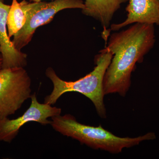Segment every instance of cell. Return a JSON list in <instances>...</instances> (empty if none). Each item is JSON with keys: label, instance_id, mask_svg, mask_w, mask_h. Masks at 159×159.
<instances>
[{"label": "cell", "instance_id": "4fadbf2b", "mask_svg": "<svg viewBox=\"0 0 159 159\" xmlns=\"http://www.w3.org/2000/svg\"><path fill=\"white\" fill-rule=\"evenodd\" d=\"M0 1H2V2H4V0H0Z\"/></svg>", "mask_w": 159, "mask_h": 159}, {"label": "cell", "instance_id": "277c9868", "mask_svg": "<svg viewBox=\"0 0 159 159\" xmlns=\"http://www.w3.org/2000/svg\"><path fill=\"white\" fill-rule=\"evenodd\" d=\"M26 14L25 24L13 36L12 42L19 51L31 41L36 29L48 24L57 12L66 9L84 8L82 0H53L49 2L41 1L29 3L23 0L20 2Z\"/></svg>", "mask_w": 159, "mask_h": 159}, {"label": "cell", "instance_id": "8fae6325", "mask_svg": "<svg viewBox=\"0 0 159 159\" xmlns=\"http://www.w3.org/2000/svg\"><path fill=\"white\" fill-rule=\"evenodd\" d=\"M2 54H1V50H0V70L2 69Z\"/></svg>", "mask_w": 159, "mask_h": 159}, {"label": "cell", "instance_id": "7a4b0ae2", "mask_svg": "<svg viewBox=\"0 0 159 159\" xmlns=\"http://www.w3.org/2000/svg\"><path fill=\"white\" fill-rule=\"evenodd\" d=\"M50 125L56 131L77 140L81 144L114 154L121 153L124 148H132L141 142L157 138L155 133L151 132L135 138L117 136L101 125L94 126L80 123L70 114L52 117Z\"/></svg>", "mask_w": 159, "mask_h": 159}, {"label": "cell", "instance_id": "7c38bea8", "mask_svg": "<svg viewBox=\"0 0 159 159\" xmlns=\"http://www.w3.org/2000/svg\"><path fill=\"white\" fill-rule=\"evenodd\" d=\"M29 1L32 2H39L41 1H44V0H29Z\"/></svg>", "mask_w": 159, "mask_h": 159}, {"label": "cell", "instance_id": "5bb4252c", "mask_svg": "<svg viewBox=\"0 0 159 159\" xmlns=\"http://www.w3.org/2000/svg\"><path fill=\"white\" fill-rule=\"evenodd\" d=\"M157 1L159 3V0H157Z\"/></svg>", "mask_w": 159, "mask_h": 159}, {"label": "cell", "instance_id": "8992f818", "mask_svg": "<svg viewBox=\"0 0 159 159\" xmlns=\"http://www.w3.org/2000/svg\"><path fill=\"white\" fill-rule=\"evenodd\" d=\"M30 98L31 105L21 116L15 119L7 117L0 120V142L11 143L17 135L21 127L28 122H37L47 125L51 122L48 119L61 114L60 108L39 102L35 93L31 95Z\"/></svg>", "mask_w": 159, "mask_h": 159}, {"label": "cell", "instance_id": "30bf717a", "mask_svg": "<svg viewBox=\"0 0 159 159\" xmlns=\"http://www.w3.org/2000/svg\"><path fill=\"white\" fill-rule=\"evenodd\" d=\"M27 18L25 10L17 0H12L7 16V29L9 37L11 38L21 30Z\"/></svg>", "mask_w": 159, "mask_h": 159}, {"label": "cell", "instance_id": "ba28073f", "mask_svg": "<svg viewBox=\"0 0 159 159\" xmlns=\"http://www.w3.org/2000/svg\"><path fill=\"white\" fill-rule=\"evenodd\" d=\"M10 8V5L0 1V50L2 69L25 68L27 64V55L15 48L7 31V16Z\"/></svg>", "mask_w": 159, "mask_h": 159}, {"label": "cell", "instance_id": "5b68a950", "mask_svg": "<svg viewBox=\"0 0 159 159\" xmlns=\"http://www.w3.org/2000/svg\"><path fill=\"white\" fill-rule=\"evenodd\" d=\"M31 84L24 67L0 70V120L15 113L31 98Z\"/></svg>", "mask_w": 159, "mask_h": 159}, {"label": "cell", "instance_id": "3957f363", "mask_svg": "<svg viewBox=\"0 0 159 159\" xmlns=\"http://www.w3.org/2000/svg\"><path fill=\"white\" fill-rule=\"evenodd\" d=\"M113 56L111 52L104 49L99 51V54L95 57L96 66L93 70L76 81H68L61 79L54 69L48 68L46 70V75L52 81L53 89L51 93L45 98L44 103L54 105L60 97L66 93L77 92L84 95L93 102L98 116L101 119H106L103 81Z\"/></svg>", "mask_w": 159, "mask_h": 159}, {"label": "cell", "instance_id": "52a82bcc", "mask_svg": "<svg viewBox=\"0 0 159 159\" xmlns=\"http://www.w3.org/2000/svg\"><path fill=\"white\" fill-rule=\"evenodd\" d=\"M124 21L111 25L110 31H118L130 25L140 23L159 26V3L157 0H129Z\"/></svg>", "mask_w": 159, "mask_h": 159}, {"label": "cell", "instance_id": "6da1fadb", "mask_svg": "<svg viewBox=\"0 0 159 159\" xmlns=\"http://www.w3.org/2000/svg\"><path fill=\"white\" fill-rule=\"evenodd\" d=\"M156 40L154 25L149 24L136 23L111 34L104 48L113 55L103 78L105 95L126 96L136 65L143 61L153 48Z\"/></svg>", "mask_w": 159, "mask_h": 159}, {"label": "cell", "instance_id": "9c48e42d", "mask_svg": "<svg viewBox=\"0 0 159 159\" xmlns=\"http://www.w3.org/2000/svg\"><path fill=\"white\" fill-rule=\"evenodd\" d=\"M128 0H85L84 8L81 12L84 15L93 17L100 23L106 33L104 36L107 39V29L110 25L114 15L123 3Z\"/></svg>", "mask_w": 159, "mask_h": 159}]
</instances>
